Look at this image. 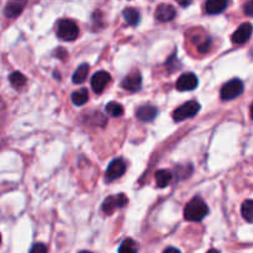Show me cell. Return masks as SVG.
Returning <instances> with one entry per match:
<instances>
[{
    "label": "cell",
    "instance_id": "obj_10",
    "mask_svg": "<svg viewBox=\"0 0 253 253\" xmlns=\"http://www.w3.org/2000/svg\"><path fill=\"white\" fill-rule=\"evenodd\" d=\"M27 0H9L4 9V15L7 19H15L21 14Z\"/></svg>",
    "mask_w": 253,
    "mask_h": 253
},
{
    "label": "cell",
    "instance_id": "obj_13",
    "mask_svg": "<svg viewBox=\"0 0 253 253\" xmlns=\"http://www.w3.org/2000/svg\"><path fill=\"white\" fill-rule=\"evenodd\" d=\"M229 2L230 0H207L205 11L210 15H217L226 9Z\"/></svg>",
    "mask_w": 253,
    "mask_h": 253
},
{
    "label": "cell",
    "instance_id": "obj_12",
    "mask_svg": "<svg viewBox=\"0 0 253 253\" xmlns=\"http://www.w3.org/2000/svg\"><path fill=\"white\" fill-rule=\"evenodd\" d=\"M156 19L161 22L172 21L175 17V9L169 4H161L156 9Z\"/></svg>",
    "mask_w": 253,
    "mask_h": 253
},
{
    "label": "cell",
    "instance_id": "obj_6",
    "mask_svg": "<svg viewBox=\"0 0 253 253\" xmlns=\"http://www.w3.org/2000/svg\"><path fill=\"white\" fill-rule=\"evenodd\" d=\"M126 170V165L125 162H124L123 158H115L114 161H111L110 165L108 166V169H106V179L109 180V182H111V180H115L118 179V178H120L121 175L125 173Z\"/></svg>",
    "mask_w": 253,
    "mask_h": 253
},
{
    "label": "cell",
    "instance_id": "obj_29",
    "mask_svg": "<svg viewBox=\"0 0 253 253\" xmlns=\"http://www.w3.org/2000/svg\"><path fill=\"white\" fill-rule=\"evenodd\" d=\"M251 118H252V120H253V103L251 104Z\"/></svg>",
    "mask_w": 253,
    "mask_h": 253
},
{
    "label": "cell",
    "instance_id": "obj_19",
    "mask_svg": "<svg viewBox=\"0 0 253 253\" xmlns=\"http://www.w3.org/2000/svg\"><path fill=\"white\" fill-rule=\"evenodd\" d=\"M72 101H73L74 105L81 106L88 101V90L86 89H79V90L74 91L72 94Z\"/></svg>",
    "mask_w": 253,
    "mask_h": 253
},
{
    "label": "cell",
    "instance_id": "obj_3",
    "mask_svg": "<svg viewBox=\"0 0 253 253\" xmlns=\"http://www.w3.org/2000/svg\"><path fill=\"white\" fill-rule=\"evenodd\" d=\"M199 110L200 104L198 101H188V103L183 104L182 106H179V108L173 111V120L177 121V123H180V121L187 120V119L195 116L199 113Z\"/></svg>",
    "mask_w": 253,
    "mask_h": 253
},
{
    "label": "cell",
    "instance_id": "obj_9",
    "mask_svg": "<svg viewBox=\"0 0 253 253\" xmlns=\"http://www.w3.org/2000/svg\"><path fill=\"white\" fill-rule=\"evenodd\" d=\"M199 84L198 77L194 73H184L178 78L177 81V89L180 91L194 90Z\"/></svg>",
    "mask_w": 253,
    "mask_h": 253
},
{
    "label": "cell",
    "instance_id": "obj_18",
    "mask_svg": "<svg viewBox=\"0 0 253 253\" xmlns=\"http://www.w3.org/2000/svg\"><path fill=\"white\" fill-rule=\"evenodd\" d=\"M9 81L10 84H11L15 89H22L27 83L26 77L22 73H20V72H14V73L10 74Z\"/></svg>",
    "mask_w": 253,
    "mask_h": 253
},
{
    "label": "cell",
    "instance_id": "obj_2",
    "mask_svg": "<svg viewBox=\"0 0 253 253\" xmlns=\"http://www.w3.org/2000/svg\"><path fill=\"white\" fill-rule=\"evenodd\" d=\"M79 35V27L73 20L63 19L57 24V36L63 41H74Z\"/></svg>",
    "mask_w": 253,
    "mask_h": 253
},
{
    "label": "cell",
    "instance_id": "obj_15",
    "mask_svg": "<svg viewBox=\"0 0 253 253\" xmlns=\"http://www.w3.org/2000/svg\"><path fill=\"white\" fill-rule=\"evenodd\" d=\"M173 174L170 170L168 169H160L156 172L155 179L157 183L158 188H166L167 185H169V183L172 182Z\"/></svg>",
    "mask_w": 253,
    "mask_h": 253
},
{
    "label": "cell",
    "instance_id": "obj_20",
    "mask_svg": "<svg viewBox=\"0 0 253 253\" xmlns=\"http://www.w3.org/2000/svg\"><path fill=\"white\" fill-rule=\"evenodd\" d=\"M105 110L113 118H119V116H121L124 114L123 105L119 103H115V101H110V103L106 104Z\"/></svg>",
    "mask_w": 253,
    "mask_h": 253
},
{
    "label": "cell",
    "instance_id": "obj_24",
    "mask_svg": "<svg viewBox=\"0 0 253 253\" xmlns=\"http://www.w3.org/2000/svg\"><path fill=\"white\" fill-rule=\"evenodd\" d=\"M244 11L247 16H253V0H250L244 6Z\"/></svg>",
    "mask_w": 253,
    "mask_h": 253
},
{
    "label": "cell",
    "instance_id": "obj_28",
    "mask_svg": "<svg viewBox=\"0 0 253 253\" xmlns=\"http://www.w3.org/2000/svg\"><path fill=\"white\" fill-rule=\"evenodd\" d=\"M208 253H220V252L217 251V250H210V251L208 252Z\"/></svg>",
    "mask_w": 253,
    "mask_h": 253
},
{
    "label": "cell",
    "instance_id": "obj_21",
    "mask_svg": "<svg viewBox=\"0 0 253 253\" xmlns=\"http://www.w3.org/2000/svg\"><path fill=\"white\" fill-rule=\"evenodd\" d=\"M242 216L246 221L253 222V200H246L241 208Z\"/></svg>",
    "mask_w": 253,
    "mask_h": 253
},
{
    "label": "cell",
    "instance_id": "obj_1",
    "mask_svg": "<svg viewBox=\"0 0 253 253\" xmlns=\"http://www.w3.org/2000/svg\"><path fill=\"white\" fill-rule=\"evenodd\" d=\"M209 214V208L204 200L199 197H195L185 205L184 219L188 221L199 222Z\"/></svg>",
    "mask_w": 253,
    "mask_h": 253
},
{
    "label": "cell",
    "instance_id": "obj_30",
    "mask_svg": "<svg viewBox=\"0 0 253 253\" xmlns=\"http://www.w3.org/2000/svg\"><path fill=\"white\" fill-rule=\"evenodd\" d=\"M79 253H91V252H88V251H82V252H79Z\"/></svg>",
    "mask_w": 253,
    "mask_h": 253
},
{
    "label": "cell",
    "instance_id": "obj_11",
    "mask_svg": "<svg viewBox=\"0 0 253 253\" xmlns=\"http://www.w3.org/2000/svg\"><path fill=\"white\" fill-rule=\"evenodd\" d=\"M141 84H142V77H141L140 72H132L121 82V86L128 91L138 90L141 88Z\"/></svg>",
    "mask_w": 253,
    "mask_h": 253
},
{
    "label": "cell",
    "instance_id": "obj_27",
    "mask_svg": "<svg viewBox=\"0 0 253 253\" xmlns=\"http://www.w3.org/2000/svg\"><path fill=\"white\" fill-rule=\"evenodd\" d=\"M163 253H180V251H179V250L174 249V247H169V249L166 250V251Z\"/></svg>",
    "mask_w": 253,
    "mask_h": 253
},
{
    "label": "cell",
    "instance_id": "obj_25",
    "mask_svg": "<svg viewBox=\"0 0 253 253\" xmlns=\"http://www.w3.org/2000/svg\"><path fill=\"white\" fill-rule=\"evenodd\" d=\"M210 44H211V41H210V40H207V42H203V43L199 44L198 49H199V51L202 52V53H204V52L209 51Z\"/></svg>",
    "mask_w": 253,
    "mask_h": 253
},
{
    "label": "cell",
    "instance_id": "obj_16",
    "mask_svg": "<svg viewBox=\"0 0 253 253\" xmlns=\"http://www.w3.org/2000/svg\"><path fill=\"white\" fill-rule=\"evenodd\" d=\"M123 16L125 21L127 22L130 26H136L140 22V12L138 10L133 9V7H127L123 11Z\"/></svg>",
    "mask_w": 253,
    "mask_h": 253
},
{
    "label": "cell",
    "instance_id": "obj_7",
    "mask_svg": "<svg viewBox=\"0 0 253 253\" xmlns=\"http://www.w3.org/2000/svg\"><path fill=\"white\" fill-rule=\"evenodd\" d=\"M110 81H111V77L108 72L99 71L91 77V81H90L91 88H93V90L95 91L96 94H100L103 93L104 89L106 88V85L110 83Z\"/></svg>",
    "mask_w": 253,
    "mask_h": 253
},
{
    "label": "cell",
    "instance_id": "obj_17",
    "mask_svg": "<svg viewBox=\"0 0 253 253\" xmlns=\"http://www.w3.org/2000/svg\"><path fill=\"white\" fill-rule=\"evenodd\" d=\"M89 72V66L86 63L81 64L78 68L76 69V72L73 73V77H72V81L76 84H82L85 82L86 77H88Z\"/></svg>",
    "mask_w": 253,
    "mask_h": 253
},
{
    "label": "cell",
    "instance_id": "obj_8",
    "mask_svg": "<svg viewBox=\"0 0 253 253\" xmlns=\"http://www.w3.org/2000/svg\"><path fill=\"white\" fill-rule=\"evenodd\" d=\"M252 32H253L252 24H250V22H245V24H242L241 26H240L234 34H232V37H231L232 42H234L235 44L246 43V42L251 39Z\"/></svg>",
    "mask_w": 253,
    "mask_h": 253
},
{
    "label": "cell",
    "instance_id": "obj_14",
    "mask_svg": "<svg viewBox=\"0 0 253 253\" xmlns=\"http://www.w3.org/2000/svg\"><path fill=\"white\" fill-rule=\"evenodd\" d=\"M157 109L152 105H142L136 110V116H137V119H140L141 121H146V123L152 121L153 119L157 116Z\"/></svg>",
    "mask_w": 253,
    "mask_h": 253
},
{
    "label": "cell",
    "instance_id": "obj_31",
    "mask_svg": "<svg viewBox=\"0 0 253 253\" xmlns=\"http://www.w3.org/2000/svg\"><path fill=\"white\" fill-rule=\"evenodd\" d=\"M0 242H1V235H0Z\"/></svg>",
    "mask_w": 253,
    "mask_h": 253
},
{
    "label": "cell",
    "instance_id": "obj_22",
    "mask_svg": "<svg viewBox=\"0 0 253 253\" xmlns=\"http://www.w3.org/2000/svg\"><path fill=\"white\" fill-rule=\"evenodd\" d=\"M119 253H137V245H136V242L132 241L131 239L125 240V241L120 245Z\"/></svg>",
    "mask_w": 253,
    "mask_h": 253
},
{
    "label": "cell",
    "instance_id": "obj_5",
    "mask_svg": "<svg viewBox=\"0 0 253 253\" xmlns=\"http://www.w3.org/2000/svg\"><path fill=\"white\" fill-rule=\"evenodd\" d=\"M127 198H126L125 194H118V195H110V197L106 198L103 202V205H101V210L105 212L106 215H111L116 209H120V208H124L126 204H127Z\"/></svg>",
    "mask_w": 253,
    "mask_h": 253
},
{
    "label": "cell",
    "instance_id": "obj_23",
    "mask_svg": "<svg viewBox=\"0 0 253 253\" xmlns=\"http://www.w3.org/2000/svg\"><path fill=\"white\" fill-rule=\"evenodd\" d=\"M30 253H47V249L43 244H36L34 245Z\"/></svg>",
    "mask_w": 253,
    "mask_h": 253
},
{
    "label": "cell",
    "instance_id": "obj_4",
    "mask_svg": "<svg viewBox=\"0 0 253 253\" xmlns=\"http://www.w3.org/2000/svg\"><path fill=\"white\" fill-rule=\"evenodd\" d=\"M242 93H244V83H242V81L232 79V81L224 84L221 91H220V95H221L222 100H232V99H236L237 96L241 95Z\"/></svg>",
    "mask_w": 253,
    "mask_h": 253
},
{
    "label": "cell",
    "instance_id": "obj_26",
    "mask_svg": "<svg viewBox=\"0 0 253 253\" xmlns=\"http://www.w3.org/2000/svg\"><path fill=\"white\" fill-rule=\"evenodd\" d=\"M175 1H177L178 4L180 5V6H183V7H187V6H189L190 4H192V1H193V0H175Z\"/></svg>",
    "mask_w": 253,
    "mask_h": 253
}]
</instances>
